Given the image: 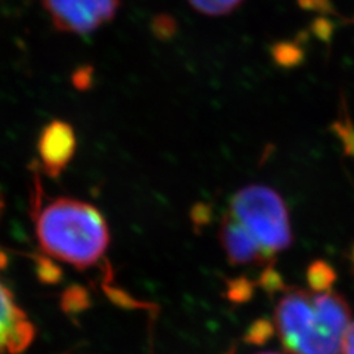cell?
Returning <instances> with one entry per match:
<instances>
[{"instance_id": "1", "label": "cell", "mask_w": 354, "mask_h": 354, "mask_svg": "<svg viewBox=\"0 0 354 354\" xmlns=\"http://www.w3.org/2000/svg\"><path fill=\"white\" fill-rule=\"evenodd\" d=\"M350 319L346 298L332 288H285L274 307L273 328L290 354H341Z\"/></svg>"}, {"instance_id": "2", "label": "cell", "mask_w": 354, "mask_h": 354, "mask_svg": "<svg viewBox=\"0 0 354 354\" xmlns=\"http://www.w3.org/2000/svg\"><path fill=\"white\" fill-rule=\"evenodd\" d=\"M36 238L49 257L87 269L102 260L109 247V229L99 209L80 199L52 198L32 201Z\"/></svg>"}, {"instance_id": "3", "label": "cell", "mask_w": 354, "mask_h": 354, "mask_svg": "<svg viewBox=\"0 0 354 354\" xmlns=\"http://www.w3.org/2000/svg\"><path fill=\"white\" fill-rule=\"evenodd\" d=\"M274 260L291 247L292 229L283 198L272 187L250 185L230 199L229 212Z\"/></svg>"}, {"instance_id": "4", "label": "cell", "mask_w": 354, "mask_h": 354, "mask_svg": "<svg viewBox=\"0 0 354 354\" xmlns=\"http://www.w3.org/2000/svg\"><path fill=\"white\" fill-rule=\"evenodd\" d=\"M53 26L62 32L83 36L113 21L121 0H40Z\"/></svg>"}, {"instance_id": "5", "label": "cell", "mask_w": 354, "mask_h": 354, "mask_svg": "<svg viewBox=\"0 0 354 354\" xmlns=\"http://www.w3.org/2000/svg\"><path fill=\"white\" fill-rule=\"evenodd\" d=\"M35 338V326L17 304L8 288L0 282V354L24 351Z\"/></svg>"}, {"instance_id": "6", "label": "cell", "mask_w": 354, "mask_h": 354, "mask_svg": "<svg viewBox=\"0 0 354 354\" xmlns=\"http://www.w3.org/2000/svg\"><path fill=\"white\" fill-rule=\"evenodd\" d=\"M218 239L225 250L227 260L235 266H272L269 257L260 243L254 239L236 218L226 213L221 218Z\"/></svg>"}, {"instance_id": "7", "label": "cell", "mask_w": 354, "mask_h": 354, "mask_svg": "<svg viewBox=\"0 0 354 354\" xmlns=\"http://www.w3.org/2000/svg\"><path fill=\"white\" fill-rule=\"evenodd\" d=\"M77 139L73 127L65 121H52L43 130L39 151L46 173L57 177L68 165L75 153Z\"/></svg>"}, {"instance_id": "8", "label": "cell", "mask_w": 354, "mask_h": 354, "mask_svg": "<svg viewBox=\"0 0 354 354\" xmlns=\"http://www.w3.org/2000/svg\"><path fill=\"white\" fill-rule=\"evenodd\" d=\"M199 14L208 17H225L238 9L243 0H187Z\"/></svg>"}, {"instance_id": "9", "label": "cell", "mask_w": 354, "mask_h": 354, "mask_svg": "<svg viewBox=\"0 0 354 354\" xmlns=\"http://www.w3.org/2000/svg\"><path fill=\"white\" fill-rule=\"evenodd\" d=\"M308 282L313 290H329L335 279V273L325 261H316L308 269Z\"/></svg>"}, {"instance_id": "10", "label": "cell", "mask_w": 354, "mask_h": 354, "mask_svg": "<svg viewBox=\"0 0 354 354\" xmlns=\"http://www.w3.org/2000/svg\"><path fill=\"white\" fill-rule=\"evenodd\" d=\"M334 131L338 135V138L342 140V145H344V152L348 157L354 158V124L350 120L348 115H346L344 121L338 120L337 123L332 126Z\"/></svg>"}, {"instance_id": "11", "label": "cell", "mask_w": 354, "mask_h": 354, "mask_svg": "<svg viewBox=\"0 0 354 354\" xmlns=\"http://www.w3.org/2000/svg\"><path fill=\"white\" fill-rule=\"evenodd\" d=\"M341 354H354V322L350 324L344 341H342Z\"/></svg>"}, {"instance_id": "12", "label": "cell", "mask_w": 354, "mask_h": 354, "mask_svg": "<svg viewBox=\"0 0 354 354\" xmlns=\"http://www.w3.org/2000/svg\"><path fill=\"white\" fill-rule=\"evenodd\" d=\"M3 196H2V192H0V216H2V213H3Z\"/></svg>"}, {"instance_id": "13", "label": "cell", "mask_w": 354, "mask_h": 354, "mask_svg": "<svg viewBox=\"0 0 354 354\" xmlns=\"http://www.w3.org/2000/svg\"><path fill=\"white\" fill-rule=\"evenodd\" d=\"M260 354H278V353H260Z\"/></svg>"}]
</instances>
